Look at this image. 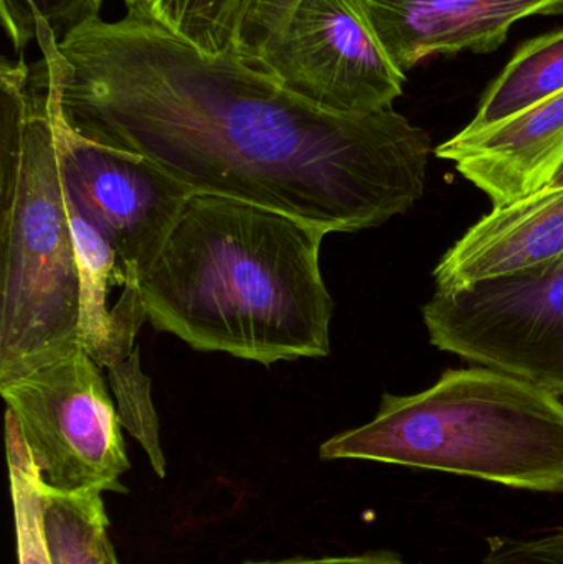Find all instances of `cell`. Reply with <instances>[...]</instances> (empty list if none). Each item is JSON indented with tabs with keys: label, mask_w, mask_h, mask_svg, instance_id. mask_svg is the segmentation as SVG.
<instances>
[{
	"label": "cell",
	"mask_w": 563,
	"mask_h": 564,
	"mask_svg": "<svg viewBox=\"0 0 563 564\" xmlns=\"http://www.w3.org/2000/svg\"><path fill=\"white\" fill-rule=\"evenodd\" d=\"M35 42L73 131L148 159L192 195L356 234L425 192L432 138L393 108L324 111L240 53L204 55L131 15Z\"/></svg>",
	"instance_id": "1"
},
{
	"label": "cell",
	"mask_w": 563,
	"mask_h": 564,
	"mask_svg": "<svg viewBox=\"0 0 563 564\" xmlns=\"http://www.w3.org/2000/svg\"><path fill=\"white\" fill-rule=\"evenodd\" d=\"M326 235L258 205L192 195L141 282L149 322L194 350L261 365L327 357Z\"/></svg>",
	"instance_id": "2"
},
{
	"label": "cell",
	"mask_w": 563,
	"mask_h": 564,
	"mask_svg": "<svg viewBox=\"0 0 563 564\" xmlns=\"http://www.w3.org/2000/svg\"><path fill=\"white\" fill-rule=\"evenodd\" d=\"M0 116L2 384L82 345V281L45 59H2Z\"/></svg>",
	"instance_id": "3"
},
{
	"label": "cell",
	"mask_w": 563,
	"mask_h": 564,
	"mask_svg": "<svg viewBox=\"0 0 563 564\" xmlns=\"http://www.w3.org/2000/svg\"><path fill=\"white\" fill-rule=\"evenodd\" d=\"M320 459L372 460L563 494V401L495 368L448 370L423 393L383 394L377 416L321 444Z\"/></svg>",
	"instance_id": "4"
},
{
	"label": "cell",
	"mask_w": 563,
	"mask_h": 564,
	"mask_svg": "<svg viewBox=\"0 0 563 564\" xmlns=\"http://www.w3.org/2000/svg\"><path fill=\"white\" fill-rule=\"evenodd\" d=\"M0 394L46 489L129 492L121 482L131 463L118 408L101 368L82 345L0 384Z\"/></svg>",
	"instance_id": "5"
},
{
	"label": "cell",
	"mask_w": 563,
	"mask_h": 564,
	"mask_svg": "<svg viewBox=\"0 0 563 564\" xmlns=\"http://www.w3.org/2000/svg\"><path fill=\"white\" fill-rule=\"evenodd\" d=\"M423 321L440 350L563 394V257L519 273L436 289Z\"/></svg>",
	"instance_id": "6"
},
{
	"label": "cell",
	"mask_w": 563,
	"mask_h": 564,
	"mask_svg": "<svg viewBox=\"0 0 563 564\" xmlns=\"http://www.w3.org/2000/svg\"><path fill=\"white\" fill-rule=\"evenodd\" d=\"M248 59L297 98L337 115L390 109L407 82L360 0H296Z\"/></svg>",
	"instance_id": "7"
},
{
	"label": "cell",
	"mask_w": 563,
	"mask_h": 564,
	"mask_svg": "<svg viewBox=\"0 0 563 564\" xmlns=\"http://www.w3.org/2000/svg\"><path fill=\"white\" fill-rule=\"evenodd\" d=\"M48 85L66 195L142 282L192 194L148 159L73 131L59 115L50 78Z\"/></svg>",
	"instance_id": "8"
},
{
	"label": "cell",
	"mask_w": 563,
	"mask_h": 564,
	"mask_svg": "<svg viewBox=\"0 0 563 564\" xmlns=\"http://www.w3.org/2000/svg\"><path fill=\"white\" fill-rule=\"evenodd\" d=\"M399 69L456 53H491L528 17L563 13V0H360Z\"/></svg>",
	"instance_id": "9"
},
{
	"label": "cell",
	"mask_w": 563,
	"mask_h": 564,
	"mask_svg": "<svg viewBox=\"0 0 563 564\" xmlns=\"http://www.w3.org/2000/svg\"><path fill=\"white\" fill-rule=\"evenodd\" d=\"M495 207L548 187L563 162V91L475 134L459 132L435 149Z\"/></svg>",
	"instance_id": "10"
},
{
	"label": "cell",
	"mask_w": 563,
	"mask_h": 564,
	"mask_svg": "<svg viewBox=\"0 0 563 564\" xmlns=\"http://www.w3.org/2000/svg\"><path fill=\"white\" fill-rule=\"evenodd\" d=\"M563 257V188H542L495 207L445 254L436 289L531 270Z\"/></svg>",
	"instance_id": "11"
},
{
	"label": "cell",
	"mask_w": 563,
	"mask_h": 564,
	"mask_svg": "<svg viewBox=\"0 0 563 564\" xmlns=\"http://www.w3.org/2000/svg\"><path fill=\"white\" fill-rule=\"evenodd\" d=\"M563 91V29L528 40L516 50L483 96L466 134L501 124Z\"/></svg>",
	"instance_id": "12"
},
{
	"label": "cell",
	"mask_w": 563,
	"mask_h": 564,
	"mask_svg": "<svg viewBox=\"0 0 563 564\" xmlns=\"http://www.w3.org/2000/svg\"><path fill=\"white\" fill-rule=\"evenodd\" d=\"M128 15L208 56L238 53L251 0H124Z\"/></svg>",
	"instance_id": "13"
},
{
	"label": "cell",
	"mask_w": 563,
	"mask_h": 564,
	"mask_svg": "<svg viewBox=\"0 0 563 564\" xmlns=\"http://www.w3.org/2000/svg\"><path fill=\"white\" fill-rule=\"evenodd\" d=\"M42 490V523L52 564H108L109 519L101 492Z\"/></svg>",
	"instance_id": "14"
},
{
	"label": "cell",
	"mask_w": 563,
	"mask_h": 564,
	"mask_svg": "<svg viewBox=\"0 0 563 564\" xmlns=\"http://www.w3.org/2000/svg\"><path fill=\"white\" fill-rule=\"evenodd\" d=\"M7 463L15 517L19 564H52L42 523V490L29 447L12 411L6 413Z\"/></svg>",
	"instance_id": "15"
},
{
	"label": "cell",
	"mask_w": 563,
	"mask_h": 564,
	"mask_svg": "<svg viewBox=\"0 0 563 564\" xmlns=\"http://www.w3.org/2000/svg\"><path fill=\"white\" fill-rule=\"evenodd\" d=\"M102 0H0L2 25L17 52L36 40L40 29L50 30L62 43L99 19Z\"/></svg>",
	"instance_id": "16"
},
{
	"label": "cell",
	"mask_w": 563,
	"mask_h": 564,
	"mask_svg": "<svg viewBox=\"0 0 563 564\" xmlns=\"http://www.w3.org/2000/svg\"><path fill=\"white\" fill-rule=\"evenodd\" d=\"M294 3L296 0H251L238 53L253 56L283 26Z\"/></svg>",
	"instance_id": "17"
},
{
	"label": "cell",
	"mask_w": 563,
	"mask_h": 564,
	"mask_svg": "<svg viewBox=\"0 0 563 564\" xmlns=\"http://www.w3.org/2000/svg\"><path fill=\"white\" fill-rule=\"evenodd\" d=\"M241 564H409L393 552H369L360 555L323 556V558H293L283 562H247Z\"/></svg>",
	"instance_id": "18"
},
{
	"label": "cell",
	"mask_w": 563,
	"mask_h": 564,
	"mask_svg": "<svg viewBox=\"0 0 563 564\" xmlns=\"http://www.w3.org/2000/svg\"><path fill=\"white\" fill-rule=\"evenodd\" d=\"M549 188H563V162L559 165L555 174L552 175L551 182L548 184Z\"/></svg>",
	"instance_id": "19"
},
{
	"label": "cell",
	"mask_w": 563,
	"mask_h": 564,
	"mask_svg": "<svg viewBox=\"0 0 563 564\" xmlns=\"http://www.w3.org/2000/svg\"><path fill=\"white\" fill-rule=\"evenodd\" d=\"M108 564H119L118 556H116L115 549H111L108 556Z\"/></svg>",
	"instance_id": "20"
}]
</instances>
